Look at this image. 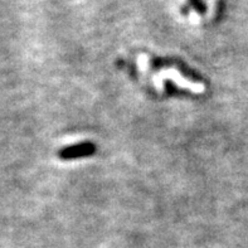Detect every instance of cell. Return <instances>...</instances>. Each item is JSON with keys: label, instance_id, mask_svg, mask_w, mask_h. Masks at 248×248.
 <instances>
[{"label": "cell", "instance_id": "1", "mask_svg": "<svg viewBox=\"0 0 248 248\" xmlns=\"http://www.w3.org/2000/svg\"><path fill=\"white\" fill-rule=\"evenodd\" d=\"M164 75H167L165 77H168V78L173 79L176 85L182 86V87L189 88V90H190V91H193V92H202L203 90H204L202 85H198V83H192V82H189V81H186V79H184L182 76L176 72V71H174V69H170V71L164 72Z\"/></svg>", "mask_w": 248, "mask_h": 248}]
</instances>
